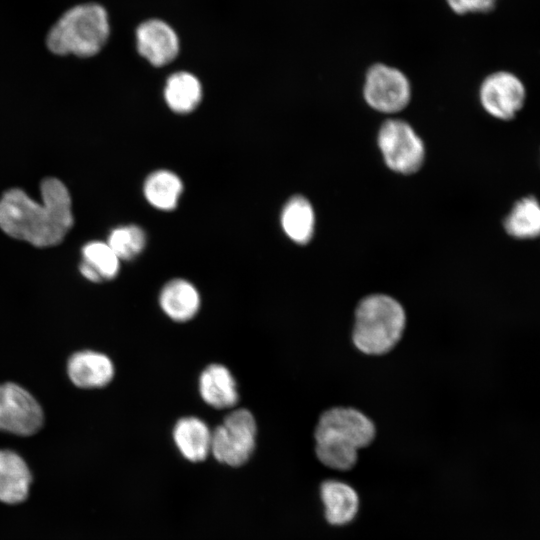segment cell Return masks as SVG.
Segmentation results:
<instances>
[{
  "mask_svg": "<svg viewBox=\"0 0 540 540\" xmlns=\"http://www.w3.org/2000/svg\"><path fill=\"white\" fill-rule=\"evenodd\" d=\"M42 201L13 188L0 199V228L10 237L36 247L61 243L73 225L72 202L66 186L57 178L41 183Z\"/></svg>",
  "mask_w": 540,
  "mask_h": 540,
  "instance_id": "obj_1",
  "label": "cell"
},
{
  "mask_svg": "<svg viewBox=\"0 0 540 540\" xmlns=\"http://www.w3.org/2000/svg\"><path fill=\"white\" fill-rule=\"evenodd\" d=\"M373 422L353 408L335 407L324 412L316 426L315 452L328 468L347 471L354 467L358 450L375 438Z\"/></svg>",
  "mask_w": 540,
  "mask_h": 540,
  "instance_id": "obj_2",
  "label": "cell"
},
{
  "mask_svg": "<svg viewBox=\"0 0 540 540\" xmlns=\"http://www.w3.org/2000/svg\"><path fill=\"white\" fill-rule=\"evenodd\" d=\"M110 28L107 10L102 5L77 4L63 12L50 27L46 46L58 56L92 57L107 43Z\"/></svg>",
  "mask_w": 540,
  "mask_h": 540,
  "instance_id": "obj_3",
  "label": "cell"
},
{
  "mask_svg": "<svg viewBox=\"0 0 540 540\" xmlns=\"http://www.w3.org/2000/svg\"><path fill=\"white\" fill-rule=\"evenodd\" d=\"M405 321L402 306L392 297L383 294L367 296L355 311L354 344L365 354L387 353L400 340Z\"/></svg>",
  "mask_w": 540,
  "mask_h": 540,
  "instance_id": "obj_4",
  "label": "cell"
},
{
  "mask_svg": "<svg viewBox=\"0 0 540 540\" xmlns=\"http://www.w3.org/2000/svg\"><path fill=\"white\" fill-rule=\"evenodd\" d=\"M257 424L245 408L231 411L222 423L212 430L211 454L225 465L245 464L256 447Z\"/></svg>",
  "mask_w": 540,
  "mask_h": 540,
  "instance_id": "obj_5",
  "label": "cell"
},
{
  "mask_svg": "<svg viewBox=\"0 0 540 540\" xmlns=\"http://www.w3.org/2000/svg\"><path fill=\"white\" fill-rule=\"evenodd\" d=\"M385 164L394 172H417L425 159V146L410 124L399 119H388L380 127L377 137Z\"/></svg>",
  "mask_w": 540,
  "mask_h": 540,
  "instance_id": "obj_6",
  "label": "cell"
},
{
  "mask_svg": "<svg viewBox=\"0 0 540 540\" xmlns=\"http://www.w3.org/2000/svg\"><path fill=\"white\" fill-rule=\"evenodd\" d=\"M363 96L366 103L382 113H397L409 103L411 87L399 69L383 63L372 65L365 76Z\"/></svg>",
  "mask_w": 540,
  "mask_h": 540,
  "instance_id": "obj_7",
  "label": "cell"
},
{
  "mask_svg": "<svg viewBox=\"0 0 540 540\" xmlns=\"http://www.w3.org/2000/svg\"><path fill=\"white\" fill-rule=\"evenodd\" d=\"M43 420L41 406L26 389L11 382L0 384V431L33 435Z\"/></svg>",
  "mask_w": 540,
  "mask_h": 540,
  "instance_id": "obj_8",
  "label": "cell"
},
{
  "mask_svg": "<svg viewBox=\"0 0 540 540\" xmlns=\"http://www.w3.org/2000/svg\"><path fill=\"white\" fill-rule=\"evenodd\" d=\"M479 95L487 113L501 120H509L522 108L526 90L516 75L498 71L484 79Z\"/></svg>",
  "mask_w": 540,
  "mask_h": 540,
  "instance_id": "obj_9",
  "label": "cell"
},
{
  "mask_svg": "<svg viewBox=\"0 0 540 540\" xmlns=\"http://www.w3.org/2000/svg\"><path fill=\"white\" fill-rule=\"evenodd\" d=\"M136 44L139 54L156 67L172 62L180 47L173 27L156 18L148 19L137 27Z\"/></svg>",
  "mask_w": 540,
  "mask_h": 540,
  "instance_id": "obj_10",
  "label": "cell"
},
{
  "mask_svg": "<svg viewBox=\"0 0 540 540\" xmlns=\"http://www.w3.org/2000/svg\"><path fill=\"white\" fill-rule=\"evenodd\" d=\"M70 380L80 388H101L109 384L115 373L112 360L105 354L84 350L73 354L67 365Z\"/></svg>",
  "mask_w": 540,
  "mask_h": 540,
  "instance_id": "obj_11",
  "label": "cell"
},
{
  "mask_svg": "<svg viewBox=\"0 0 540 540\" xmlns=\"http://www.w3.org/2000/svg\"><path fill=\"white\" fill-rule=\"evenodd\" d=\"M158 302L168 318L183 323L197 315L201 307V296L193 283L175 278L162 287Z\"/></svg>",
  "mask_w": 540,
  "mask_h": 540,
  "instance_id": "obj_12",
  "label": "cell"
},
{
  "mask_svg": "<svg viewBox=\"0 0 540 540\" xmlns=\"http://www.w3.org/2000/svg\"><path fill=\"white\" fill-rule=\"evenodd\" d=\"M198 389L202 400L215 409L232 408L239 400L233 374L219 363H212L201 372Z\"/></svg>",
  "mask_w": 540,
  "mask_h": 540,
  "instance_id": "obj_13",
  "label": "cell"
},
{
  "mask_svg": "<svg viewBox=\"0 0 540 540\" xmlns=\"http://www.w3.org/2000/svg\"><path fill=\"white\" fill-rule=\"evenodd\" d=\"M320 498L327 522L343 526L354 520L360 500L355 489L339 480H326L320 486Z\"/></svg>",
  "mask_w": 540,
  "mask_h": 540,
  "instance_id": "obj_14",
  "label": "cell"
},
{
  "mask_svg": "<svg viewBox=\"0 0 540 540\" xmlns=\"http://www.w3.org/2000/svg\"><path fill=\"white\" fill-rule=\"evenodd\" d=\"M174 443L180 454L190 462L204 461L211 453L212 430L200 418H180L172 431Z\"/></svg>",
  "mask_w": 540,
  "mask_h": 540,
  "instance_id": "obj_15",
  "label": "cell"
},
{
  "mask_svg": "<svg viewBox=\"0 0 540 540\" xmlns=\"http://www.w3.org/2000/svg\"><path fill=\"white\" fill-rule=\"evenodd\" d=\"M32 474L24 459L11 450H0V501L18 504L26 500Z\"/></svg>",
  "mask_w": 540,
  "mask_h": 540,
  "instance_id": "obj_16",
  "label": "cell"
},
{
  "mask_svg": "<svg viewBox=\"0 0 540 540\" xmlns=\"http://www.w3.org/2000/svg\"><path fill=\"white\" fill-rule=\"evenodd\" d=\"M120 261L107 242L91 241L82 248L79 270L87 280L99 283L118 275Z\"/></svg>",
  "mask_w": 540,
  "mask_h": 540,
  "instance_id": "obj_17",
  "label": "cell"
},
{
  "mask_svg": "<svg viewBox=\"0 0 540 540\" xmlns=\"http://www.w3.org/2000/svg\"><path fill=\"white\" fill-rule=\"evenodd\" d=\"M281 225L293 242L307 244L315 228V213L311 203L300 195L290 198L282 210Z\"/></svg>",
  "mask_w": 540,
  "mask_h": 540,
  "instance_id": "obj_18",
  "label": "cell"
},
{
  "mask_svg": "<svg viewBox=\"0 0 540 540\" xmlns=\"http://www.w3.org/2000/svg\"><path fill=\"white\" fill-rule=\"evenodd\" d=\"M164 98L171 110L185 114L193 111L202 99L201 83L196 76L179 71L169 76L164 88Z\"/></svg>",
  "mask_w": 540,
  "mask_h": 540,
  "instance_id": "obj_19",
  "label": "cell"
},
{
  "mask_svg": "<svg viewBox=\"0 0 540 540\" xmlns=\"http://www.w3.org/2000/svg\"><path fill=\"white\" fill-rule=\"evenodd\" d=\"M183 191L181 179L168 170H158L151 173L144 183V195L155 208L169 211L178 203Z\"/></svg>",
  "mask_w": 540,
  "mask_h": 540,
  "instance_id": "obj_20",
  "label": "cell"
},
{
  "mask_svg": "<svg viewBox=\"0 0 540 540\" xmlns=\"http://www.w3.org/2000/svg\"><path fill=\"white\" fill-rule=\"evenodd\" d=\"M506 232L519 239L540 236V203L534 197L519 200L504 220Z\"/></svg>",
  "mask_w": 540,
  "mask_h": 540,
  "instance_id": "obj_21",
  "label": "cell"
},
{
  "mask_svg": "<svg viewBox=\"0 0 540 540\" xmlns=\"http://www.w3.org/2000/svg\"><path fill=\"white\" fill-rule=\"evenodd\" d=\"M107 243L120 260L128 261L144 250L146 234L137 225L119 226L110 232Z\"/></svg>",
  "mask_w": 540,
  "mask_h": 540,
  "instance_id": "obj_22",
  "label": "cell"
},
{
  "mask_svg": "<svg viewBox=\"0 0 540 540\" xmlns=\"http://www.w3.org/2000/svg\"><path fill=\"white\" fill-rule=\"evenodd\" d=\"M450 9L459 15L475 12H490L497 0H446Z\"/></svg>",
  "mask_w": 540,
  "mask_h": 540,
  "instance_id": "obj_23",
  "label": "cell"
}]
</instances>
